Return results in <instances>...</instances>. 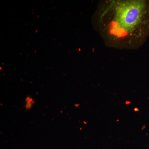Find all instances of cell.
Wrapping results in <instances>:
<instances>
[{"label": "cell", "instance_id": "cell-2", "mask_svg": "<svg viewBox=\"0 0 149 149\" xmlns=\"http://www.w3.org/2000/svg\"><path fill=\"white\" fill-rule=\"evenodd\" d=\"M134 111L135 112H138L139 111V109L138 108H135V109H134Z\"/></svg>", "mask_w": 149, "mask_h": 149}, {"label": "cell", "instance_id": "cell-1", "mask_svg": "<svg viewBox=\"0 0 149 149\" xmlns=\"http://www.w3.org/2000/svg\"><path fill=\"white\" fill-rule=\"evenodd\" d=\"M97 15L99 31L110 47L138 48L149 36V1L102 2Z\"/></svg>", "mask_w": 149, "mask_h": 149}, {"label": "cell", "instance_id": "cell-3", "mask_svg": "<svg viewBox=\"0 0 149 149\" xmlns=\"http://www.w3.org/2000/svg\"><path fill=\"white\" fill-rule=\"evenodd\" d=\"M125 103L126 104H130L131 103H130V102L129 101H126L125 102Z\"/></svg>", "mask_w": 149, "mask_h": 149}]
</instances>
